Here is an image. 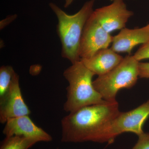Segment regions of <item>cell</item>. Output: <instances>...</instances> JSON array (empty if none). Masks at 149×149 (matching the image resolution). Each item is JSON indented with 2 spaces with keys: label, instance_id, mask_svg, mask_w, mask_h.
Wrapping results in <instances>:
<instances>
[{
  "label": "cell",
  "instance_id": "cell-6",
  "mask_svg": "<svg viewBox=\"0 0 149 149\" xmlns=\"http://www.w3.org/2000/svg\"><path fill=\"white\" fill-rule=\"evenodd\" d=\"M113 37L91 15L83 30L80 48V59L88 58L97 52L108 48Z\"/></svg>",
  "mask_w": 149,
  "mask_h": 149
},
{
  "label": "cell",
  "instance_id": "cell-9",
  "mask_svg": "<svg viewBox=\"0 0 149 149\" xmlns=\"http://www.w3.org/2000/svg\"><path fill=\"white\" fill-rule=\"evenodd\" d=\"M3 133L6 137L22 136L35 139L40 142L52 141V136L34 123L29 115L23 116L8 119L5 123Z\"/></svg>",
  "mask_w": 149,
  "mask_h": 149
},
{
  "label": "cell",
  "instance_id": "cell-8",
  "mask_svg": "<svg viewBox=\"0 0 149 149\" xmlns=\"http://www.w3.org/2000/svg\"><path fill=\"white\" fill-rule=\"evenodd\" d=\"M30 113L22 95L19 77L16 73L7 93L0 98V122L5 123L10 118L29 115Z\"/></svg>",
  "mask_w": 149,
  "mask_h": 149
},
{
  "label": "cell",
  "instance_id": "cell-13",
  "mask_svg": "<svg viewBox=\"0 0 149 149\" xmlns=\"http://www.w3.org/2000/svg\"><path fill=\"white\" fill-rule=\"evenodd\" d=\"M16 72L9 65H3L0 68V98L7 93L12 83Z\"/></svg>",
  "mask_w": 149,
  "mask_h": 149
},
{
  "label": "cell",
  "instance_id": "cell-4",
  "mask_svg": "<svg viewBox=\"0 0 149 149\" xmlns=\"http://www.w3.org/2000/svg\"><path fill=\"white\" fill-rule=\"evenodd\" d=\"M139 63L133 56H126L113 69L98 76L93 81L94 88L104 100L115 101L120 90L130 89L136 85L139 77Z\"/></svg>",
  "mask_w": 149,
  "mask_h": 149
},
{
  "label": "cell",
  "instance_id": "cell-15",
  "mask_svg": "<svg viewBox=\"0 0 149 149\" xmlns=\"http://www.w3.org/2000/svg\"><path fill=\"white\" fill-rule=\"evenodd\" d=\"M138 137L137 143L131 149H149V133L144 132Z\"/></svg>",
  "mask_w": 149,
  "mask_h": 149
},
{
  "label": "cell",
  "instance_id": "cell-7",
  "mask_svg": "<svg viewBox=\"0 0 149 149\" xmlns=\"http://www.w3.org/2000/svg\"><path fill=\"white\" fill-rule=\"evenodd\" d=\"M133 13L128 10L123 0H113L109 5L93 10L92 15L102 27L110 34L125 28Z\"/></svg>",
  "mask_w": 149,
  "mask_h": 149
},
{
  "label": "cell",
  "instance_id": "cell-1",
  "mask_svg": "<svg viewBox=\"0 0 149 149\" xmlns=\"http://www.w3.org/2000/svg\"><path fill=\"white\" fill-rule=\"evenodd\" d=\"M120 112L115 101L88 106L70 113L61 120V142L111 144L109 130Z\"/></svg>",
  "mask_w": 149,
  "mask_h": 149
},
{
  "label": "cell",
  "instance_id": "cell-3",
  "mask_svg": "<svg viewBox=\"0 0 149 149\" xmlns=\"http://www.w3.org/2000/svg\"><path fill=\"white\" fill-rule=\"evenodd\" d=\"M95 74L80 61L72 64L64 70L63 76L68 83L67 99L63 109L73 112L84 107L107 102L93 86Z\"/></svg>",
  "mask_w": 149,
  "mask_h": 149
},
{
  "label": "cell",
  "instance_id": "cell-17",
  "mask_svg": "<svg viewBox=\"0 0 149 149\" xmlns=\"http://www.w3.org/2000/svg\"><path fill=\"white\" fill-rule=\"evenodd\" d=\"M17 15H10L7 17L5 19H3L1 21V29H3L6 25H8L10 22H12L13 20L16 19Z\"/></svg>",
  "mask_w": 149,
  "mask_h": 149
},
{
  "label": "cell",
  "instance_id": "cell-2",
  "mask_svg": "<svg viewBox=\"0 0 149 149\" xmlns=\"http://www.w3.org/2000/svg\"><path fill=\"white\" fill-rule=\"evenodd\" d=\"M95 0L85 2L77 13L68 14L53 3L49 4L58 19L57 31L61 44L62 57L72 64L80 61V42L87 20L93 11Z\"/></svg>",
  "mask_w": 149,
  "mask_h": 149
},
{
  "label": "cell",
  "instance_id": "cell-16",
  "mask_svg": "<svg viewBox=\"0 0 149 149\" xmlns=\"http://www.w3.org/2000/svg\"><path fill=\"white\" fill-rule=\"evenodd\" d=\"M139 77L149 78V62L139 63Z\"/></svg>",
  "mask_w": 149,
  "mask_h": 149
},
{
  "label": "cell",
  "instance_id": "cell-5",
  "mask_svg": "<svg viewBox=\"0 0 149 149\" xmlns=\"http://www.w3.org/2000/svg\"><path fill=\"white\" fill-rule=\"evenodd\" d=\"M149 117V100L130 111L120 112L111 122L109 130L112 143L123 133L130 132L138 136L143 133V126Z\"/></svg>",
  "mask_w": 149,
  "mask_h": 149
},
{
  "label": "cell",
  "instance_id": "cell-12",
  "mask_svg": "<svg viewBox=\"0 0 149 149\" xmlns=\"http://www.w3.org/2000/svg\"><path fill=\"white\" fill-rule=\"evenodd\" d=\"M38 141L24 136L6 137L0 146V149H29Z\"/></svg>",
  "mask_w": 149,
  "mask_h": 149
},
{
  "label": "cell",
  "instance_id": "cell-19",
  "mask_svg": "<svg viewBox=\"0 0 149 149\" xmlns=\"http://www.w3.org/2000/svg\"><path fill=\"white\" fill-rule=\"evenodd\" d=\"M56 149H59L58 148H57Z\"/></svg>",
  "mask_w": 149,
  "mask_h": 149
},
{
  "label": "cell",
  "instance_id": "cell-11",
  "mask_svg": "<svg viewBox=\"0 0 149 149\" xmlns=\"http://www.w3.org/2000/svg\"><path fill=\"white\" fill-rule=\"evenodd\" d=\"M123 58L111 48H108L100 50L91 57L81 58L80 61L95 75L100 76L113 69Z\"/></svg>",
  "mask_w": 149,
  "mask_h": 149
},
{
  "label": "cell",
  "instance_id": "cell-14",
  "mask_svg": "<svg viewBox=\"0 0 149 149\" xmlns=\"http://www.w3.org/2000/svg\"><path fill=\"white\" fill-rule=\"evenodd\" d=\"M133 56L139 62L143 60L149 59V40L141 45Z\"/></svg>",
  "mask_w": 149,
  "mask_h": 149
},
{
  "label": "cell",
  "instance_id": "cell-10",
  "mask_svg": "<svg viewBox=\"0 0 149 149\" xmlns=\"http://www.w3.org/2000/svg\"><path fill=\"white\" fill-rule=\"evenodd\" d=\"M149 40V24L133 29L125 27L113 37L111 49L117 53H127L130 55L133 48Z\"/></svg>",
  "mask_w": 149,
  "mask_h": 149
},
{
  "label": "cell",
  "instance_id": "cell-18",
  "mask_svg": "<svg viewBox=\"0 0 149 149\" xmlns=\"http://www.w3.org/2000/svg\"><path fill=\"white\" fill-rule=\"evenodd\" d=\"M64 7L68 8L73 2L74 0H64Z\"/></svg>",
  "mask_w": 149,
  "mask_h": 149
}]
</instances>
